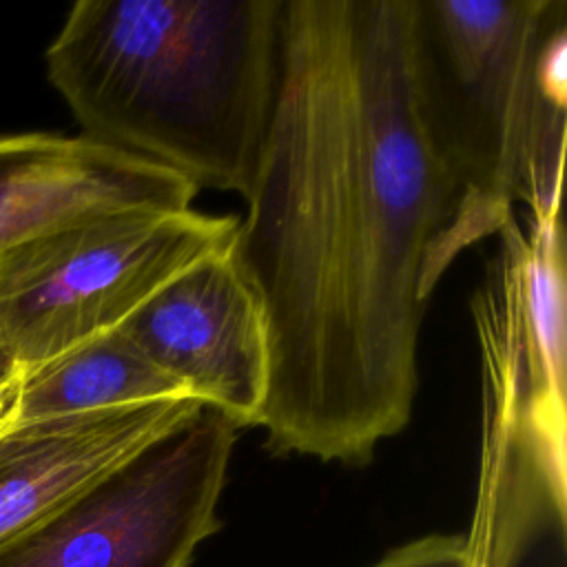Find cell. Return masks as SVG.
I'll list each match as a JSON object with an SVG mask.
<instances>
[{"label":"cell","mask_w":567,"mask_h":567,"mask_svg":"<svg viewBox=\"0 0 567 567\" xmlns=\"http://www.w3.org/2000/svg\"><path fill=\"white\" fill-rule=\"evenodd\" d=\"M230 255L268 337L275 454L365 465L412 419L432 250L456 186L416 0H284L279 75Z\"/></svg>","instance_id":"obj_1"},{"label":"cell","mask_w":567,"mask_h":567,"mask_svg":"<svg viewBox=\"0 0 567 567\" xmlns=\"http://www.w3.org/2000/svg\"><path fill=\"white\" fill-rule=\"evenodd\" d=\"M284 0H80L44 51L82 135L248 195L279 75Z\"/></svg>","instance_id":"obj_2"},{"label":"cell","mask_w":567,"mask_h":567,"mask_svg":"<svg viewBox=\"0 0 567 567\" xmlns=\"http://www.w3.org/2000/svg\"><path fill=\"white\" fill-rule=\"evenodd\" d=\"M425 111L456 204L425 288L523 204L560 219L567 124L565 0H416Z\"/></svg>","instance_id":"obj_3"},{"label":"cell","mask_w":567,"mask_h":567,"mask_svg":"<svg viewBox=\"0 0 567 567\" xmlns=\"http://www.w3.org/2000/svg\"><path fill=\"white\" fill-rule=\"evenodd\" d=\"M470 308L481 357V474L467 567H516L565 520L567 284L560 219L505 221Z\"/></svg>","instance_id":"obj_4"},{"label":"cell","mask_w":567,"mask_h":567,"mask_svg":"<svg viewBox=\"0 0 567 567\" xmlns=\"http://www.w3.org/2000/svg\"><path fill=\"white\" fill-rule=\"evenodd\" d=\"M239 217L126 210L91 217L0 257V370L29 377L120 328L190 266L230 250Z\"/></svg>","instance_id":"obj_5"},{"label":"cell","mask_w":567,"mask_h":567,"mask_svg":"<svg viewBox=\"0 0 567 567\" xmlns=\"http://www.w3.org/2000/svg\"><path fill=\"white\" fill-rule=\"evenodd\" d=\"M237 425L210 405L0 545V567H188L219 532Z\"/></svg>","instance_id":"obj_6"},{"label":"cell","mask_w":567,"mask_h":567,"mask_svg":"<svg viewBox=\"0 0 567 567\" xmlns=\"http://www.w3.org/2000/svg\"><path fill=\"white\" fill-rule=\"evenodd\" d=\"M120 328L188 396L237 427L257 425L268 390V337L230 250L177 275Z\"/></svg>","instance_id":"obj_7"},{"label":"cell","mask_w":567,"mask_h":567,"mask_svg":"<svg viewBox=\"0 0 567 567\" xmlns=\"http://www.w3.org/2000/svg\"><path fill=\"white\" fill-rule=\"evenodd\" d=\"M182 175L86 135H0V257L58 228L126 210H188Z\"/></svg>","instance_id":"obj_8"},{"label":"cell","mask_w":567,"mask_h":567,"mask_svg":"<svg viewBox=\"0 0 567 567\" xmlns=\"http://www.w3.org/2000/svg\"><path fill=\"white\" fill-rule=\"evenodd\" d=\"M193 396L11 425L0 434V545L199 412Z\"/></svg>","instance_id":"obj_9"},{"label":"cell","mask_w":567,"mask_h":567,"mask_svg":"<svg viewBox=\"0 0 567 567\" xmlns=\"http://www.w3.org/2000/svg\"><path fill=\"white\" fill-rule=\"evenodd\" d=\"M173 396L188 394L115 328L20 377L13 425Z\"/></svg>","instance_id":"obj_10"},{"label":"cell","mask_w":567,"mask_h":567,"mask_svg":"<svg viewBox=\"0 0 567 567\" xmlns=\"http://www.w3.org/2000/svg\"><path fill=\"white\" fill-rule=\"evenodd\" d=\"M370 567H467L463 534H427L396 545Z\"/></svg>","instance_id":"obj_11"},{"label":"cell","mask_w":567,"mask_h":567,"mask_svg":"<svg viewBox=\"0 0 567 567\" xmlns=\"http://www.w3.org/2000/svg\"><path fill=\"white\" fill-rule=\"evenodd\" d=\"M18 385H20V377L2 374V379H0V434L7 432L16 421Z\"/></svg>","instance_id":"obj_12"},{"label":"cell","mask_w":567,"mask_h":567,"mask_svg":"<svg viewBox=\"0 0 567 567\" xmlns=\"http://www.w3.org/2000/svg\"><path fill=\"white\" fill-rule=\"evenodd\" d=\"M0 379H2V370H0Z\"/></svg>","instance_id":"obj_13"}]
</instances>
